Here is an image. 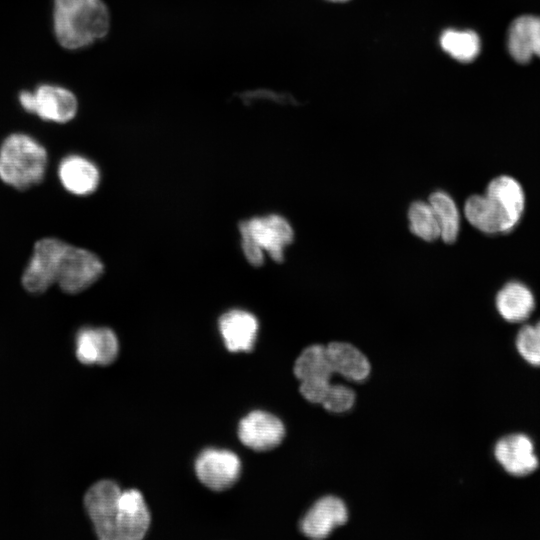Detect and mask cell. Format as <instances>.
Here are the masks:
<instances>
[{"instance_id": "obj_3", "label": "cell", "mask_w": 540, "mask_h": 540, "mask_svg": "<svg viewBox=\"0 0 540 540\" xmlns=\"http://www.w3.org/2000/svg\"><path fill=\"white\" fill-rule=\"evenodd\" d=\"M47 163L45 147L28 134L11 133L0 145V179L15 189L38 185L44 179Z\"/></svg>"}, {"instance_id": "obj_8", "label": "cell", "mask_w": 540, "mask_h": 540, "mask_svg": "<svg viewBox=\"0 0 540 540\" xmlns=\"http://www.w3.org/2000/svg\"><path fill=\"white\" fill-rule=\"evenodd\" d=\"M65 241L45 237L33 247L32 256L24 269L21 283L32 294H41L55 284V266Z\"/></svg>"}, {"instance_id": "obj_17", "label": "cell", "mask_w": 540, "mask_h": 540, "mask_svg": "<svg viewBox=\"0 0 540 540\" xmlns=\"http://www.w3.org/2000/svg\"><path fill=\"white\" fill-rule=\"evenodd\" d=\"M495 306L505 321L522 323L535 310L536 301L532 290L525 283L512 280L498 290Z\"/></svg>"}, {"instance_id": "obj_11", "label": "cell", "mask_w": 540, "mask_h": 540, "mask_svg": "<svg viewBox=\"0 0 540 540\" xmlns=\"http://www.w3.org/2000/svg\"><path fill=\"white\" fill-rule=\"evenodd\" d=\"M285 435L283 423L276 416L264 412L253 411L244 417L239 424L240 441L255 451H266L278 446Z\"/></svg>"}, {"instance_id": "obj_23", "label": "cell", "mask_w": 540, "mask_h": 540, "mask_svg": "<svg viewBox=\"0 0 540 540\" xmlns=\"http://www.w3.org/2000/svg\"><path fill=\"white\" fill-rule=\"evenodd\" d=\"M409 229L416 237L426 242L440 238L436 215L428 201L416 200L407 211Z\"/></svg>"}, {"instance_id": "obj_25", "label": "cell", "mask_w": 540, "mask_h": 540, "mask_svg": "<svg viewBox=\"0 0 540 540\" xmlns=\"http://www.w3.org/2000/svg\"><path fill=\"white\" fill-rule=\"evenodd\" d=\"M355 398L354 391L349 387L342 384H332L321 405L330 412L342 413L352 408Z\"/></svg>"}, {"instance_id": "obj_6", "label": "cell", "mask_w": 540, "mask_h": 540, "mask_svg": "<svg viewBox=\"0 0 540 540\" xmlns=\"http://www.w3.org/2000/svg\"><path fill=\"white\" fill-rule=\"evenodd\" d=\"M21 107L44 121L64 124L71 121L78 111L75 94L60 85L40 84L35 90H22L18 94Z\"/></svg>"}, {"instance_id": "obj_24", "label": "cell", "mask_w": 540, "mask_h": 540, "mask_svg": "<svg viewBox=\"0 0 540 540\" xmlns=\"http://www.w3.org/2000/svg\"><path fill=\"white\" fill-rule=\"evenodd\" d=\"M515 347L526 363L540 367V320L533 324H525L518 330Z\"/></svg>"}, {"instance_id": "obj_5", "label": "cell", "mask_w": 540, "mask_h": 540, "mask_svg": "<svg viewBox=\"0 0 540 540\" xmlns=\"http://www.w3.org/2000/svg\"><path fill=\"white\" fill-rule=\"evenodd\" d=\"M104 265L93 252L65 243L55 266V284L68 294L83 292L103 274Z\"/></svg>"}, {"instance_id": "obj_13", "label": "cell", "mask_w": 540, "mask_h": 540, "mask_svg": "<svg viewBox=\"0 0 540 540\" xmlns=\"http://www.w3.org/2000/svg\"><path fill=\"white\" fill-rule=\"evenodd\" d=\"M118 339L106 327H86L76 335V357L85 365H109L118 355Z\"/></svg>"}, {"instance_id": "obj_4", "label": "cell", "mask_w": 540, "mask_h": 540, "mask_svg": "<svg viewBox=\"0 0 540 540\" xmlns=\"http://www.w3.org/2000/svg\"><path fill=\"white\" fill-rule=\"evenodd\" d=\"M245 258L254 267L264 263L265 254L277 263L284 261L285 249L294 239L289 221L279 214L256 216L239 224Z\"/></svg>"}, {"instance_id": "obj_1", "label": "cell", "mask_w": 540, "mask_h": 540, "mask_svg": "<svg viewBox=\"0 0 540 540\" xmlns=\"http://www.w3.org/2000/svg\"><path fill=\"white\" fill-rule=\"evenodd\" d=\"M525 192L510 175H499L487 185L483 194L469 196L464 204L467 222L487 235L510 233L525 210Z\"/></svg>"}, {"instance_id": "obj_21", "label": "cell", "mask_w": 540, "mask_h": 540, "mask_svg": "<svg viewBox=\"0 0 540 540\" xmlns=\"http://www.w3.org/2000/svg\"><path fill=\"white\" fill-rule=\"evenodd\" d=\"M440 228V238L446 244H453L460 231V212L452 196L444 190H436L428 197Z\"/></svg>"}, {"instance_id": "obj_14", "label": "cell", "mask_w": 540, "mask_h": 540, "mask_svg": "<svg viewBox=\"0 0 540 540\" xmlns=\"http://www.w3.org/2000/svg\"><path fill=\"white\" fill-rule=\"evenodd\" d=\"M58 177L62 186L71 194L87 196L92 194L100 182L97 166L81 155H68L58 166Z\"/></svg>"}, {"instance_id": "obj_20", "label": "cell", "mask_w": 540, "mask_h": 540, "mask_svg": "<svg viewBox=\"0 0 540 540\" xmlns=\"http://www.w3.org/2000/svg\"><path fill=\"white\" fill-rule=\"evenodd\" d=\"M294 374L300 384L331 381L334 372L330 365L326 346L315 344L305 348L295 361Z\"/></svg>"}, {"instance_id": "obj_7", "label": "cell", "mask_w": 540, "mask_h": 540, "mask_svg": "<svg viewBox=\"0 0 540 540\" xmlns=\"http://www.w3.org/2000/svg\"><path fill=\"white\" fill-rule=\"evenodd\" d=\"M121 492L115 482L102 480L95 483L85 495L86 510L96 534L102 540H118Z\"/></svg>"}, {"instance_id": "obj_15", "label": "cell", "mask_w": 540, "mask_h": 540, "mask_svg": "<svg viewBox=\"0 0 540 540\" xmlns=\"http://www.w3.org/2000/svg\"><path fill=\"white\" fill-rule=\"evenodd\" d=\"M507 48L520 64L530 62L534 56L540 58V16L523 15L513 20L508 29Z\"/></svg>"}, {"instance_id": "obj_16", "label": "cell", "mask_w": 540, "mask_h": 540, "mask_svg": "<svg viewBox=\"0 0 540 540\" xmlns=\"http://www.w3.org/2000/svg\"><path fill=\"white\" fill-rule=\"evenodd\" d=\"M219 330L231 352L252 350L258 332V321L245 310L233 309L219 319Z\"/></svg>"}, {"instance_id": "obj_18", "label": "cell", "mask_w": 540, "mask_h": 540, "mask_svg": "<svg viewBox=\"0 0 540 540\" xmlns=\"http://www.w3.org/2000/svg\"><path fill=\"white\" fill-rule=\"evenodd\" d=\"M120 508L118 540L143 538L150 525V514L142 494L135 489L122 491Z\"/></svg>"}, {"instance_id": "obj_2", "label": "cell", "mask_w": 540, "mask_h": 540, "mask_svg": "<svg viewBox=\"0 0 540 540\" xmlns=\"http://www.w3.org/2000/svg\"><path fill=\"white\" fill-rule=\"evenodd\" d=\"M52 23L58 44L78 50L107 35L110 13L102 0H53Z\"/></svg>"}, {"instance_id": "obj_9", "label": "cell", "mask_w": 540, "mask_h": 540, "mask_svg": "<svg viewBox=\"0 0 540 540\" xmlns=\"http://www.w3.org/2000/svg\"><path fill=\"white\" fill-rule=\"evenodd\" d=\"M195 472L206 487L222 491L231 487L239 478L241 462L231 451L206 449L195 462Z\"/></svg>"}, {"instance_id": "obj_26", "label": "cell", "mask_w": 540, "mask_h": 540, "mask_svg": "<svg viewBox=\"0 0 540 540\" xmlns=\"http://www.w3.org/2000/svg\"><path fill=\"white\" fill-rule=\"evenodd\" d=\"M328 1H332V2H346L348 0H328Z\"/></svg>"}, {"instance_id": "obj_12", "label": "cell", "mask_w": 540, "mask_h": 540, "mask_svg": "<svg viewBox=\"0 0 540 540\" xmlns=\"http://www.w3.org/2000/svg\"><path fill=\"white\" fill-rule=\"evenodd\" d=\"M348 511L344 502L334 496L319 499L300 523L301 532L311 539H324L338 526L346 523Z\"/></svg>"}, {"instance_id": "obj_22", "label": "cell", "mask_w": 540, "mask_h": 540, "mask_svg": "<svg viewBox=\"0 0 540 540\" xmlns=\"http://www.w3.org/2000/svg\"><path fill=\"white\" fill-rule=\"evenodd\" d=\"M440 45L453 59L462 63L472 62L481 51V40L472 30L447 29L441 34Z\"/></svg>"}, {"instance_id": "obj_10", "label": "cell", "mask_w": 540, "mask_h": 540, "mask_svg": "<svg viewBox=\"0 0 540 540\" xmlns=\"http://www.w3.org/2000/svg\"><path fill=\"white\" fill-rule=\"evenodd\" d=\"M493 453L499 465L511 476H528L539 466L535 445L523 433H512L500 438Z\"/></svg>"}, {"instance_id": "obj_19", "label": "cell", "mask_w": 540, "mask_h": 540, "mask_svg": "<svg viewBox=\"0 0 540 540\" xmlns=\"http://www.w3.org/2000/svg\"><path fill=\"white\" fill-rule=\"evenodd\" d=\"M326 350L334 374L353 382L364 381L369 376L370 363L354 345L335 341L326 345Z\"/></svg>"}]
</instances>
